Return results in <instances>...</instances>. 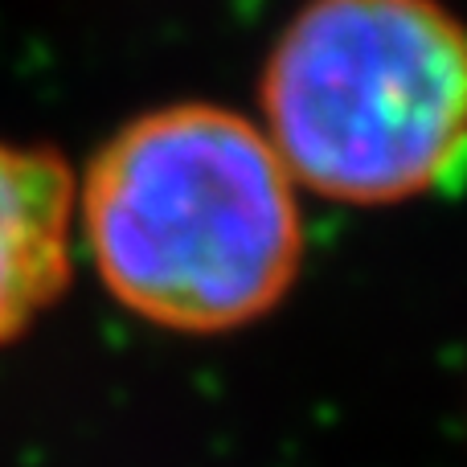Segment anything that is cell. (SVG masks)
<instances>
[{
	"label": "cell",
	"instance_id": "cell-1",
	"mask_svg": "<svg viewBox=\"0 0 467 467\" xmlns=\"http://www.w3.org/2000/svg\"><path fill=\"white\" fill-rule=\"evenodd\" d=\"M107 291L172 332H230L279 307L304 263L296 181L250 119L213 103L148 111L82 177Z\"/></svg>",
	"mask_w": 467,
	"mask_h": 467
},
{
	"label": "cell",
	"instance_id": "cell-2",
	"mask_svg": "<svg viewBox=\"0 0 467 467\" xmlns=\"http://www.w3.org/2000/svg\"><path fill=\"white\" fill-rule=\"evenodd\" d=\"M291 181L348 205L447 189L463 169L467 49L439 0H312L263 74Z\"/></svg>",
	"mask_w": 467,
	"mask_h": 467
},
{
	"label": "cell",
	"instance_id": "cell-3",
	"mask_svg": "<svg viewBox=\"0 0 467 467\" xmlns=\"http://www.w3.org/2000/svg\"><path fill=\"white\" fill-rule=\"evenodd\" d=\"M74 181L54 152L0 140V345L16 340L70 279Z\"/></svg>",
	"mask_w": 467,
	"mask_h": 467
}]
</instances>
